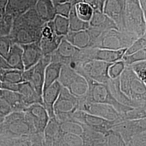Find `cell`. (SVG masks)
<instances>
[{"instance_id": "cell-1", "label": "cell", "mask_w": 146, "mask_h": 146, "mask_svg": "<svg viewBox=\"0 0 146 146\" xmlns=\"http://www.w3.org/2000/svg\"><path fill=\"white\" fill-rule=\"evenodd\" d=\"M46 22L34 8L14 18L9 37L13 43L19 45L40 41L42 28Z\"/></svg>"}, {"instance_id": "cell-2", "label": "cell", "mask_w": 146, "mask_h": 146, "mask_svg": "<svg viewBox=\"0 0 146 146\" xmlns=\"http://www.w3.org/2000/svg\"><path fill=\"white\" fill-rule=\"evenodd\" d=\"M119 81L120 90L135 108L146 107V84L137 77L129 66L125 65Z\"/></svg>"}, {"instance_id": "cell-3", "label": "cell", "mask_w": 146, "mask_h": 146, "mask_svg": "<svg viewBox=\"0 0 146 146\" xmlns=\"http://www.w3.org/2000/svg\"><path fill=\"white\" fill-rule=\"evenodd\" d=\"M36 134L27 121L24 111H13L3 118L0 123V136L17 137Z\"/></svg>"}, {"instance_id": "cell-4", "label": "cell", "mask_w": 146, "mask_h": 146, "mask_svg": "<svg viewBox=\"0 0 146 146\" xmlns=\"http://www.w3.org/2000/svg\"><path fill=\"white\" fill-rule=\"evenodd\" d=\"M125 31L138 38L146 34V15L138 0H125Z\"/></svg>"}, {"instance_id": "cell-5", "label": "cell", "mask_w": 146, "mask_h": 146, "mask_svg": "<svg viewBox=\"0 0 146 146\" xmlns=\"http://www.w3.org/2000/svg\"><path fill=\"white\" fill-rule=\"evenodd\" d=\"M86 78L88 84V92L86 99L84 100L90 103L112 106L122 116V117L128 111L134 108L122 104L115 99L110 91L108 84L99 83L91 79Z\"/></svg>"}, {"instance_id": "cell-6", "label": "cell", "mask_w": 146, "mask_h": 146, "mask_svg": "<svg viewBox=\"0 0 146 146\" xmlns=\"http://www.w3.org/2000/svg\"><path fill=\"white\" fill-rule=\"evenodd\" d=\"M58 81L80 101L86 100L88 92L86 78L68 66L62 65Z\"/></svg>"}, {"instance_id": "cell-7", "label": "cell", "mask_w": 146, "mask_h": 146, "mask_svg": "<svg viewBox=\"0 0 146 146\" xmlns=\"http://www.w3.org/2000/svg\"><path fill=\"white\" fill-rule=\"evenodd\" d=\"M136 39L126 31L112 29L102 32L94 48L115 50L127 49Z\"/></svg>"}, {"instance_id": "cell-8", "label": "cell", "mask_w": 146, "mask_h": 146, "mask_svg": "<svg viewBox=\"0 0 146 146\" xmlns=\"http://www.w3.org/2000/svg\"><path fill=\"white\" fill-rule=\"evenodd\" d=\"M79 107L80 100L62 87L53 107L55 118L60 123L73 120V115Z\"/></svg>"}, {"instance_id": "cell-9", "label": "cell", "mask_w": 146, "mask_h": 146, "mask_svg": "<svg viewBox=\"0 0 146 146\" xmlns=\"http://www.w3.org/2000/svg\"><path fill=\"white\" fill-rule=\"evenodd\" d=\"M112 63L98 60H89L78 66L74 70L84 78L95 82L107 84L110 79L108 69Z\"/></svg>"}, {"instance_id": "cell-10", "label": "cell", "mask_w": 146, "mask_h": 146, "mask_svg": "<svg viewBox=\"0 0 146 146\" xmlns=\"http://www.w3.org/2000/svg\"><path fill=\"white\" fill-rule=\"evenodd\" d=\"M50 55L43 56L35 66L23 72L24 82L31 84L37 93L41 96L44 84V71L47 65L50 62Z\"/></svg>"}, {"instance_id": "cell-11", "label": "cell", "mask_w": 146, "mask_h": 146, "mask_svg": "<svg viewBox=\"0 0 146 146\" xmlns=\"http://www.w3.org/2000/svg\"><path fill=\"white\" fill-rule=\"evenodd\" d=\"M78 110L104 120L115 122L116 124L123 121L122 116L112 106L109 104L90 103L86 100H81L80 101Z\"/></svg>"}, {"instance_id": "cell-12", "label": "cell", "mask_w": 146, "mask_h": 146, "mask_svg": "<svg viewBox=\"0 0 146 146\" xmlns=\"http://www.w3.org/2000/svg\"><path fill=\"white\" fill-rule=\"evenodd\" d=\"M73 120L82 123L89 129L104 135L116 123L78 110L73 116Z\"/></svg>"}, {"instance_id": "cell-13", "label": "cell", "mask_w": 146, "mask_h": 146, "mask_svg": "<svg viewBox=\"0 0 146 146\" xmlns=\"http://www.w3.org/2000/svg\"><path fill=\"white\" fill-rule=\"evenodd\" d=\"M102 31L89 26L88 29L69 31L64 37L68 42L79 49L94 48L95 43Z\"/></svg>"}, {"instance_id": "cell-14", "label": "cell", "mask_w": 146, "mask_h": 146, "mask_svg": "<svg viewBox=\"0 0 146 146\" xmlns=\"http://www.w3.org/2000/svg\"><path fill=\"white\" fill-rule=\"evenodd\" d=\"M27 121L31 124L36 134L43 135L50 120L47 110L42 104H31L24 111Z\"/></svg>"}, {"instance_id": "cell-15", "label": "cell", "mask_w": 146, "mask_h": 146, "mask_svg": "<svg viewBox=\"0 0 146 146\" xmlns=\"http://www.w3.org/2000/svg\"><path fill=\"white\" fill-rule=\"evenodd\" d=\"M63 37L56 34L52 21L45 23L42 28L41 37L39 41L43 56L51 55L55 52Z\"/></svg>"}, {"instance_id": "cell-16", "label": "cell", "mask_w": 146, "mask_h": 146, "mask_svg": "<svg viewBox=\"0 0 146 146\" xmlns=\"http://www.w3.org/2000/svg\"><path fill=\"white\" fill-rule=\"evenodd\" d=\"M146 118L139 120H125L115 125L111 129L120 134L127 146L132 137L146 131Z\"/></svg>"}, {"instance_id": "cell-17", "label": "cell", "mask_w": 146, "mask_h": 146, "mask_svg": "<svg viewBox=\"0 0 146 146\" xmlns=\"http://www.w3.org/2000/svg\"><path fill=\"white\" fill-rule=\"evenodd\" d=\"M125 0H106L103 13L116 25L119 29L125 31L124 14Z\"/></svg>"}, {"instance_id": "cell-18", "label": "cell", "mask_w": 146, "mask_h": 146, "mask_svg": "<svg viewBox=\"0 0 146 146\" xmlns=\"http://www.w3.org/2000/svg\"><path fill=\"white\" fill-rule=\"evenodd\" d=\"M80 50L63 37L56 50L50 55V62H60L62 65L68 66Z\"/></svg>"}, {"instance_id": "cell-19", "label": "cell", "mask_w": 146, "mask_h": 146, "mask_svg": "<svg viewBox=\"0 0 146 146\" xmlns=\"http://www.w3.org/2000/svg\"><path fill=\"white\" fill-rule=\"evenodd\" d=\"M20 46L22 49L24 70L35 66L43 57L39 41Z\"/></svg>"}, {"instance_id": "cell-20", "label": "cell", "mask_w": 146, "mask_h": 146, "mask_svg": "<svg viewBox=\"0 0 146 146\" xmlns=\"http://www.w3.org/2000/svg\"><path fill=\"white\" fill-rule=\"evenodd\" d=\"M44 145L43 135L38 134L17 137L0 136V146H43Z\"/></svg>"}, {"instance_id": "cell-21", "label": "cell", "mask_w": 146, "mask_h": 146, "mask_svg": "<svg viewBox=\"0 0 146 146\" xmlns=\"http://www.w3.org/2000/svg\"><path fill=\"white\" fill-rule=\"evenodd\" d=\"M62 87L61 84L57 81L42 92L43 106L47 110L50 119L55 118L53 107L58 99Z\"/></svg>"}, {"instance_id": "cell-22", "label": "cell", "mask_w": 146, "mask_h": 146, "mask_svg": "<svg viewBox=\"0 0 146 146\" xmlns=\"http://www.w3.org/2000/svg\"><path fill=\"white\" fill-rule=\"evenodd\" d=\"M89 23L90 27L102 31L112 29H118L115 23L110 18L103 12L98 11H94Z\"/></svg>"}, {"instance_id": "cell-23", "label": "cell", "mask_w": 146, "mask_h": 146, "mask_svg": "<svg viewBox=\"0 0 146 146\" xmlns=\"http://www.w3.org/2000/svg\"><path fill=\"white\" fill-rule=\"evenodd\" d=\"M37 0H9L5 13L14 18L31 8H34Z\"/></svg>"}, {"instance_id": "cell-24", "label": "cell", "mask_w": 146, "mask_h": 146, "mask_svg": "<svg viewBox=\"0 0 146 146\" xmlns=\"http://www.w3.org/2000/svg\"><path fill=\"white\" fill-rule=\"evenodd\" d=\"M0 94L11 107L13 111H24L28 107L22 95L18 92L0 89Z\"/></svg>"}, {"instance_id": "cell-25", "label": "cell", "mask_w": 146, "mask_h": 146, "mask_svg": "<svg viewBox=\"0 0 146 146\" xmlns=\"http://www.w3.org/2000/svg\"><path fill=\"white\" fill-rule=\"evenodd\" d=\"M17 92L22 95L28 107L36 104L43 105L42 96L37 93L29 82H23L19 84Z\"/></svg>"}, {"instance_id": "cell-26", "label": "cell", "mask_w": 146, "mask_h": 146, "mask_svg": "<svg viewBox=\"0 0 146 146\" xmlns=\"http://www.w3.org/2000/svg\"><path fill=\"white\" fill-rule=\"evenodd\" d=\"M34 9L39 17L46 23L52 21L56 15L52 0H37Z\"/></svg>"}, {"instance_id": "cell-27", "label": "cell", "mask_w": 146, "mask_h": 146, "mask_svg": "<svg viewBox=\"0 0 146 146\" xmlns=\"http://www.w3.org/2000/svg\"><path fill=\"white\" fill-rule=\"evenodd\" d=\"M5 60L9 69L24 71L22 60V49L20 45L15 43L12 44Z\"/></svg>"}, {"instance_id": "cell-28", "label": "cell", "mask_w": 146, "mask_h": 146, "mask_svg": "<svg viewBox=\"0 0 146 146\" xmlns=\"http://www.w3.org/2000/svg\"><path fill=\"white\" fill-rule=\"evenodd\" d=\"M62 67L61 63L56 62H50L47 65L44 71L43 91L58 80Z\"/></svg>"}, {"instance_id": "cell-29", "label": "cell", "mask_w": 146, "mask_h": 146, "mask_svg": "<svg viewBox=\"0 0 146 146\" xmlns=\"http://www.w3.org/2000/svg\"><path fill=\"white\" fill-rule=\"evenodd\" d=\"M23 71L14 69H3L0 70V80L2 82L19 84L24 82Z\"/></svg>"}, {"instance_id": "cell-30", "label": "cell", "mask_w": 146, "mask_h": 146, "mask_svg": "<svg viewBox=\"0 0 146 146\" xmlns=\"http://www.w3.org/2000/svg\"><path fill=\"white\" fill-rule=\"evenodd\" d=\"M60 127L62 132L80 136H83L86 129L84 125L74 120L60 122Z\"/></svg>"}, {"instance_id": "cell-31", "label": "cell", "mask_w": 146, "mask_h": 146, "mask_svg": "<svg viewBox=\"0 0 146 146\" xmlns=\"http://www.w3.org/2000/svg\"><path fill=\"white\" fill-rule=\"evenodd\" d=\"M69 30L71 31H78L87 30L89 28V22L81 20L76 15L74 5L72 6L68 17Z\"/></svg>"}, {"instance_id": "cell-32", "label": "cell", "mask_w": 146, "mask_h": 146, "mask_svg": "<svg viewBox=\"0 0 146 146\" xmlns=\"http://www.w3.org/2000/svg\"><path fill=\"white\" fill-rule=\"evenodd\" d=\"M52 21L54 31L58 36L64 37L70 31L68 18L56 15Z\"/></svg>"}, {"instance_id": "cell-33", "label": "cell", "mask_w": 146, "mask_h": 146, "mask_svg": "<svg viewBox=\"0 0 146 146\" xmlns=\"http://www.w3.org/2000/svg\"><path fill=\"white\" fill-rule=\"evenodd\" d=\"M74 7L78 18L84 22H89L93 14V9L84 2L76 4L74 5Z\"/></svg>"}, {"instance_id": "cell-34", "label": "cell", "mask_w": 146, "mask_h": 146, "mask_svg": "<svg viewBox=\"0 0 146 146\" xmlns=\"http://www.w3.org/2000/svg\"><path fill=\"white\" fill-rule=\"evenodd\" d=\"M104 146H127L120 134L110 129L104 135Z\"/></svg>"}, {"instance_id": "cell-35", "label": "cell", "mask_w": 146, "mask_h": 146, "mask_svg": "<svg viewBox=\"0 0 146 146\" xmlns=\"http://www.w3.org/2000/svg\"><path fill=\"white\" fill-rule=\"evenodd\" d=\"M14 17L9 14L5 13L0 19V34L1 36L9 35L11 33Z\"/></svg>"}, {"instance_id": "cell-36", "label": "cell", "mask_w": 146, "mask_h": 146, "mask_svg": "<svg viewBox=\"0 0 146 146\" xmlns=\"http://www.w3.org/2000/svg\"><path fill=\"white\" fill-rule=\"evenodd\" d=\"M125 65L129 66L134 63L146 61V48L134 52L129 55H124L121 60Z\"/></svg>"}, {"instance_id": "cell-37", "label": "cell", "mask_w": 146, "mask_h": 146, "mask_svg": "<svg viewBox=\"0 0 146 146\" xmlns=\"http://www.w3.org/2000/svg\"><path fill=\"white\" fill-rule=\"evenodd\" d=\"M146 107L134 108L130 111H128L125 115L123 116V121L145 119L146 115Z\"/></svg>"}, {"instance_id": "cell-38", "label": "cell", "mask_w": 146, "mask_h": 146, "mask_svg": "<svg viewBox=\"0 0 146 146\" xmlns=\"http://www.w3.org/2000/svg\"><path fill=\"white\" fill-rule=\"evenodd\" d=\"M129 66L137 77L146 84V61L134 63Z\"/></svg>"}, {"instance_id": "cell-39", "label": "cell", "mask_w": 146, "mask_h": 146, "mask_svg": "<svg viewBox=\"0 0 146 146\" xmlns=\"http://www.w3.org/2000/svg\"><path fill=\"white\" fill-rule=\"evenodd\" d=\"M125 63L122 60L112 63L108 69V75L110 79L114 80L120 77L125 68Z\"/></svg>"}, {"instance_id": "cell-40", "label": "cell", "mask_w": 146, "mask_h": 146, "mask_svg": "<svg viewBox=\"0 0 146 146\" xmlns=\"http://www.w3.org/2000/svg\"><path fill=\"white\" fill-rule=\"evenodd\" d=\"M144 48H146V34L137 38L131 46L127 49L124 55H129Z\"/></svg>"}, {"instance_id": "cell-41", "label": "cell", "mask_w": 146, "mask_h": 146, "mask_svg": "<svg viewBox=\"0 0 146 146\" xmlns=\"http://www.w3.org/2000/svg\"><path fill=\"white\" fill-rule=\"evenodd\" d=\"M13 44L9 35L0 37V56L5 59Z\"/></svg>"}, {"instance_id": "cell-42", "label": "cell", "mask_w": 146, "mask_h": 146, "mask_svg": "<svg viewBox=\"0 0 146 146\" xmlns=\"http://www.w3.org/2000/svg\"><path fill=\"white\" fill-rule=\"evenodd\" d=\"M72 5L69 2L60 3L55 5V9L56 15H60L68 18Z\"/></svg>"}, {"instance_id": "cell-43", "label": "cell", "mask_w": 146, "mask_h": 146, "mask_svg": "<svg viewBox=\"0 0 146 146\" xmlns=\"http://www.w3.org/2000/svg\"><path fill=\"white\" fill-rule=\"evenodd\" d=\"M127 146H146V131L132 137Z\"/></svg>"}, {"instance_id": "cell-44", "label": "cell", "mask_w": 146, "mask_h": 146, "mask_svg": "<svg viewBox=\"0 0 146 146\" xmlns=\"http://www.w3.org/2000/svg\"><path fill=\"white\" fill-rule=\"evenodd\" d=\"M11 112V107L0 94V118H4Z\"/></svg>"}, {"instance_id": "cell-45", "label": "cell", "mask_w": 146, "mask_h": 146, "mask_svg": "<svg viewBox=\"0 0 146 146\" xmlns=\"http://www.w3.org/2000/svg\"><path fill=\"white\" fill-rule=\"evenodd\" d=\"M106 0H83V2L90 5L94 11L103 12Z\"/></svg>"}, {"instance_id": "cell-46", "label": "cell", "mask_w": 146, "mask_h": 146, "mask_svg": "<svg viewBox=\"0 0 146 146\" xmlns=\"http://www.w3.org/2000/svg\"><path fill=\"white\" fill-rule=\"evenodd\" d=\"M18 84H11L7 82H2L1 89L5 90L11 92H17L18 91Z\"/></svg>"}, {"instance_id": "cell-47", "label": "cell", "mask_w": 146, "mask_h": 146, "mask_svg": "<svg viewBox=\"0 0 146 146\" xmlns=\"http://www.w3.org/2000/svg\"><path fill=\"white\" fill-rule=\"evenodd\" d=\"M8 2L9 0H0V14L2 15L5 14Z\"/></svg>"}, {"instance_id": "cell-48", "label": "cell", "mask_w": 146, "mask_h": 146, "mask_svg": "<svg viewBox=\"0 0 146 146\" xmlns=\"http://www.w3.org/2000/svg\"><path fill=\"white\" fill-rule=\"evenodd\" d=\"M3 69H9L5 58L0 56V70Z\"/></svg>"}, {"instance_id": "cell-49", "label": "cell", "mask_w": 146, "mask_h": 146, "mask_svg": "<svg viewBox=\"0 0 146 146\" xmlns=\"http://www.w3.org/2000/svg\"><path fill=\"white\" fill-rule=\"evenodd\" d=\"M141 8L146 15V0H138Z\"/></svg>"}, {"instance_id": "cell-50", "label": "cell", "mask_w": 146, "mask_h": 146, "mask_svg": "<svg viewBox=\"0 0 146 146\" xmlns=\"http://www.w3.org/2000/svg\"><path fill=\"white\" fill-rule=\"evenodd\" d=\"M52 3L55 6V5L60 4V3L68 2H69V0H52Z\"/></svg>"}, {"instance_id": "cell-51", "label": "cell", "mask_w": 146, "mask_h": 146, "mask_svg": "<svg viewBox=\"0 0 146 146\" xmlns=\"http://www.w3.org/2000/svg\"><path fill=\"white\" fill-rule=\"evenodd\" d=\"M69 2L70 3V4L72 6H74V5H76L78 3L82 2L83 0H69Z\"/></svg>"}, {"instance_id": "cell-52", "label": "cell", "mask_w": 146, "mask_h": 146, "mask_svg": "<svg viewBox=\"0 0 146 146\" xmlns=\"http://www.w3.org/2000/svg\"><path fill=\"white\" fill-rule=\"evenodd\" d=\"M3 119V118H0V123H1V122L2 121Z\"/></svg>"}, {"instance_id": "cell-53", "label": "cell", "mask_w": 146, "mask_h": 146, "mask_svg": "<svg viewBox=\"0 0 146 146\" xmlns=\"http://www.w3.org/2000/svg\"><path fill=\"white\" fill-rule=\"evenodd\" d=\"M1 84H2V82H1V81L0 80V88H1Z\"/></svg>"}, {"instance_id": "cell-54", "label": "cell", "mask_w": 146, "mask_h": 146, "mask_svg": "<svg viewBox=\"0 0 146 146\" xmlns=\"http://www.w3.org/2000/svg\"><path fill=\"white\" fill-rule=\"evenodd\" d=\"M2 16H3V15H1V14H0V19H1V17H2Z\"/></svg>"}, {"instance_id": "cell-55", "label": "cell", "mask_w": 146, "mask_h": 146, "mask_svg": "<svg viewBox=\"0 0 146 146\" xmlns=\"http://www.w3.org/2000/svg\"><path fill=\"white\" fill-rule=\"evenodd\" d=\"M0 37H1V34H0Z\"/></svg>"}]
</instances>
